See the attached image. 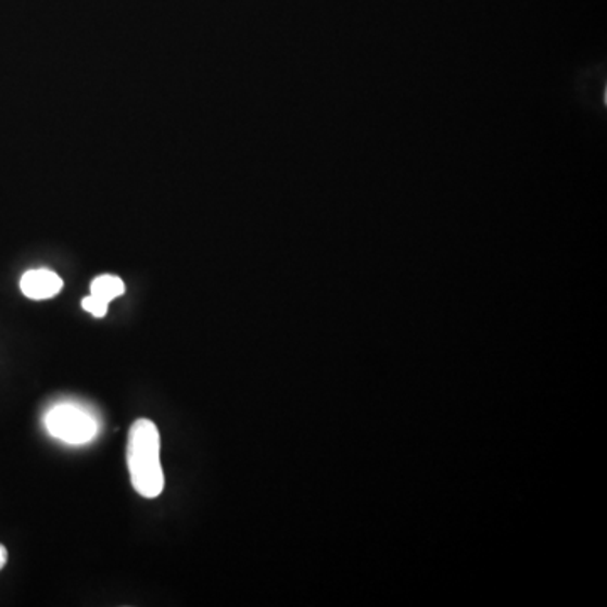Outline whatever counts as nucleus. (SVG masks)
<instances>
[{"label":"nucleus","mask_w":607,"mask_h":607,"mask_svg":"<svg viewBox=\"0 0 607 607\" xmlns=\"http://www.w3.org/2000/svg\"><path fill=\"white\" fill-rule=\"evenodd\" d=\"M8 548L4 545H0V570L4 569L5 564H8Z\"/></svg>","instance_id":"nucleus-6"},{"label":"nucleus","mask_w":607,"mask_h":607,"mask_svg":"<svg viewBox=\"0 0 607 607\" xmlns=\"http://www.w3.org/2000/svg\"><path fill=\"white\" fill-rule=\"evenodd\" d=\"M45 427L58 441L72 445H84L93 441L100 432L97 415L85 405L60 402L45 415Z\"/></svg>","instance_id":"nucleus-2"},{"label":"nucleus","mask_w":607,"mask_h":607,"mask_svg":"<svg viewBox=\"0 0 607 607\" xmlns=\"http://www.w3.org/2000/svg\"><path fill=\"white\" fill-rule=\"evenodd\" d=\"M125 294V283L117 276H100L91 282V295L109 302Z\"/></svg>","instance_id":"nucleus-4"},{"label":"nucleus","mask_w":607,"mask_h":607,"mask_svg":"<svg viewBox=\"0 0 607 607\" xmlns=\"http://www.w3.org/2000/svg\"><path fill=\"white\" fill-rule=\"evenodd\" d=\"M61 289H63L61 277L46 268L26 271L21 279V291L26 298L35 301L54 298L60 294Z\"/></svg>","instance_id":"nucleus-3"},{"label":"nucleus","mask_w":607,"mask_h":607,"mask_svg":"<svg viewBox=\"0 0 607 607\" xmlns=\"http://www.w3.org/2000/svg\"><path fill=\"white\" fill-rule=\"evenodd\" d=\"M127 465L134 490L143 498H157L164 490L161 465V435L152 420L139 419L132 423L127 442Z\"/></svg>","instance_id":"nucleus-1"},{"label":"nucleus","mask_w":607,"mask_h":607,"mask_svg":"<svg viewBox=\"0 0 607 607\" xmlns=\"http://www.w3.org/2000/svg\"><path fill=\"white\" fill-rule=\"evenodd\" d=\"M81 307L88 311V313L93 314L94 317H103L106 311H109V302L90 294L81 301Z\"/></svg>","instance_id":"nucleus-5"}]
</instances>
